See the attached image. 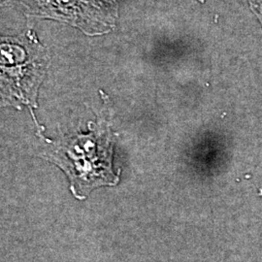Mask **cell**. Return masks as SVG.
Segmentation results:
<instances>
[{"label": "cell", "instance_id": "6da1fadb", "mask_svg": "<svg viewBox=\"0 0 262 262\" xmlns=\"http://www.w3.org/2000/svg\"><path fill=\"white\" fill-rule=\"evenodd\" d=\"M113 143L108 133H93L67 139L58 145L51 159L66 171L76 196L92 188L114 186L119 176L112 168Z\"/></svg>", "mask_w": 262, "mask_h": 262}, {"label": "cell", "instance_id": "7a4b0ae2", "mask_svg": "<svg viewBox=\"0 0 262 262\" xmlns=\"http://www.w3.org/2000/svg\"><path fill=\"white\" fill-rule=\"evenodd\" d=\"M259 1V5H258V10H259V14L261 15V19H262V0H258Z\"/></svg>", "mask_w": 262, "mask_h": 262}]
</instances>
